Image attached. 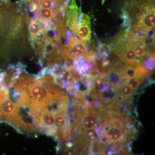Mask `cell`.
Returning a JSON list of instances; mask_svg holds the SVG:
<instances>
[{
    "instance_id": "obj_13",
    "label": "cell",
    "mask_w": 155,
    "mask_h": 155,
    "mask_svg": "<svg viewBox=\"0 0 155 155\" xmlns=\"http://www.w3.org/2000/svg\"><path fill=\"white\" fill-rule=\"evenodd\" d=\"M0 121H2V116L1 111H0Z\"/></svg>"
},
{
    "instance_id": "obj_12",
    "label": "cell",
    "mask_w": 155,
    "mask_h": 155,
    "mask_svg": "<svg viewBox=\"0 0 155 155\" xmlns=\"http://www.w3.org/2000/svg\"><path fill=\"white\" fill-rule=\"evenodd\" d=\"M57 1L62 5L67 7L68 4L70 3L71 0H57Z\"/></svg>"
},
{
    "instance_id": "obj_6",
    "label": "cell",
    "mask_w": 155,
    "mask_h": 155,
    "mask_svg": "<svg viewBox=\"0 0 155 155\" xmlns=\"http://www.w3.org/2000/svg\"><path fill=\"white\" fill-rule=\"evenodd\" d=\"M91 34L90 17L81 12L76 35L85 44L90 45L91 43Z\"/></svg>"
},
{
    "instance_id": "obj_11",
    "label": "cell",
    "mask_w": 155,
    "mask_h": 155,
    "mask_svg": "<svg viewBox=\"0 0 155 155\" xmlns=\"http://www.w3.org/2000/svg\"><path fill=\"white\" fill-rule=\"evenodd\" d=\"M145 78L132 77L125 81V82L131 88L136 90L145 81Z\"/></svg>"
},
{
    "instance_id": "obj_8",
    "label": "cell",
    "mask_w": 155,
    "mask_h": 155,
    "mask_svg": "<svg viewBox=\"0 0 155 155\" xmlns=\"http://www.w3.org/2000/svg\"><path fill=\"white\" fill-rule=\"evenodd\" d=\"M135 91L125 81H123L119 86V96L125 102H129Z\"/></svg>"
},
{
    "instance_id": "obj_2",
    "label": "cell",
    "mask_w": 155,
    "mask_h": 155,
    "mask_svg": "<svg viewBox=\"0 0 155 155\" xmlns=\"http://www.w3.org/2000/svg\"><path fill=\"white\" fill-rule=\"evenodd\" d=\"M121 16L123 27L147 35L154 28V2L153 0H128Z\"/></svg>"
},
{
    "instance_id": "obj_1",
    "label": "cell",
    "mask_w": 155,
    "mask_h": 155,
    "mask_svg": "<svg viewBox=\"0 0 155 155\" xmlns=\"http://www.w3.org/2000/svg\"><path fill=\"white\" fill-rule=\"evenodd\" d=\"M10 87L15 90L13 95L18 100V105L28 108L31 115L58 104L64 93L56 84L50 83L43 77L26 74L19 75Z\"/></svg>"
},
{
    "instance_id": "obj_3",
    "label": "cell",
    "mask_w": 155,
    "mask_h": 155,
    "mask_svg": "<svg viewBox=\"0 0 155 155\" xmlns=\"http://www.w3.org/2000/svg\"><path fill=\"white\" fill-rule=\"evenodd\" d=\"M27 24L30 44L37 54H42L48 37V29L34 18H31Z\"/></svg>"
},
{
    "instance_id": "obj_10",
    "label": "cell",
    "mask_w": 155,
    "mask_h": 155,
    "mask_svg": "<svg viewBox=\"0 0 155 155\" xmlns=\"http://www.w3.org/2000/svg\"><path fill=\"white\" fill-rule=\"evenodd\" d=\"M83 134L86 140L91 144L99 140L98 131L94 127L84 130Z\"/></svg>"
},
{
    "instance_id": "obj_9",
    "label": "cell",
    "mask_w": 155,
    "mask_h": 155,
    "mask_svg": "<svg viewBox=\"0 0 155 155\" xmlns=\"http://www.w3.org/2000/svg\"><path fill=\"white\" fill-rule=\"evenodd\" d=\"M141 66L143 69L150 72H153L155 66V54L146 55L143 59Z\"/></svg>"
},
{
    "instance_id": "obj_7",
    "label": "cell",
    "mask_w": 155,
    "mask_h": 155,
    "mask_svg": "<svg viewBox=\"0 0 155 155\" xmlns=\"http://www.w3.org/2000/svg\"><path fill=\"white\" fill-rule=\"evenodd\" d=\"M98 123V113L94 110L85 108L82 110L80 125L84 130L94 128Z\"/></svg>"
},
{
    "instance_id": "obj_4",
    "label": "cell",
    "mask_w": 155,
    "mask_h": 155,
    "mask_svg": "<svg viewBox=\"0 0 155 155\" xmlns=\"http://www.w3.org/2000/svg\"><path fill=\"white\" fill-rule=\"evenodd\" d=\"M67 48L68 59L65 61L67 65H72L74 61L79 58H83L88 51L84 43L77 37L70 35L67 41Z\"/></svg>"
},
{
    "instance_id": "obj_5",
    "label": "cell",
    "mask_w": 155,
    "mask_h": 155,
    "mask_svg": "<svg viewBox=\"0 0 155 155\" xmlns=\"http://www.w3.org/2000/svg\"><path fill=\"white\" fill-rule=\"evenodd\" d=\"M81 13L75 0H71L66 11V26L73 34L77 32Z\"/></svg>"
}]
</instances>
